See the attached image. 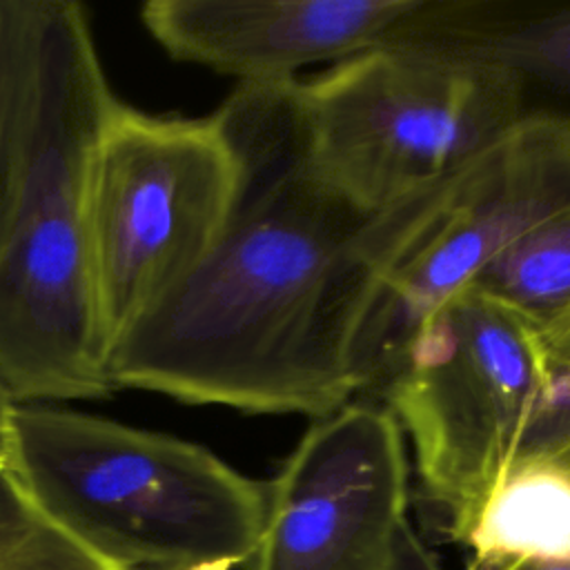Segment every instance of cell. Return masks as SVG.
Listing matches in <instances>:
<instances>
[{
    "instance_id": "obj_1",
    "label": "cell",
    "mask_w": 570,
    "mask_h": 570,
    "mask_svg": "<svg viewBox=\"0 0 570 570\" xmlns=\"http://www.w3.org/2000/svg\"><path fill=\"white\" fill-rule=\"evenodd\" d=\"M296 87L240 82L212 114L238 160L234 207L207 256L109 347L114 387L314 419L361 392L376 214L316 174Z\"/></svg>"
},
{
    "instance_id": "obj_2",
    "label": "cell",
    "mask_w": 570,
    "mask_h": 570,
    "mask_svg": "<svg viewBox=\"0 0 570 570\" xmlns=\"http://www.w3.org/2000/svg\"><path fill=\"white\" fill-rule=\"evenodd\" d=\"M118 98L85 9L51 0L29 163L0 238V383L16 403L102 399L89 169Z\"/></svg>"
},
{
    "instance_id": "obj_3",
    "label": "cell",
    "mask_w": 570,
    "mask_h": 570,
    "mask_svg": "<svg viewBox=\"0 0 570 570\" xmlns=\"http://www.w3.org/2000/svg\"><path fill=\"white\" fill-rule=\"evenodd\" d=\"M4 470L116 570H234L263 528L265 483L196 443L76 410L16 403Z\"/></svg>"
},
{
    "instance_id": "obj_4",
    "label": "cell",
    "mask_w": 570,
    "mask_h": 570,
    "mask_svg": "<svg viewBox=\"0 0 570 570\" xmlns=\"http://www.w3.org/2000/svg\"><path fill=\"white\" fill-rule=\"evenodd\" d=\"M296 94L316 174L370 214L441 185L521 122L505 73L407 45L361 51Z\"/></svg>"
},
{
    "instance_id": "obj_5",
    "label": "cell",
    "mask_w": 570,
    "mask_h": 570,
    "mask_svg": "<svg viewBox=\"0 0 570 570\" xmlns=\"http://www.w3.org/2000/svg\"><path fill=\"white\" fill-rule=\"evenodd\" d=\"M570 207V131L519 122L441 185L374 218L352 367L374 392L414 334L519 234Z\"/></svg>"
},
{
    "instance_id": "obj_6",
    "label": "cell",
    "mask_w": 570,
    "mask_h": 570,
    "mask_svg": "<svg viewBox=\"0 0 570 570\" xmlns=\"http://www.w3.org/2000/svg\"><path fill=\"white\" fill-rule=\"evenodd\" d=\"M552 363L537 330L463 289L374 390L412 441L423 494L450 539L510 468Z\"/></svg>"
},
{
    "instance_id": "obj_7",
    "label": "cell",
    "mask_w": 570,
    "mask_h": 570,
    "mask_svg": "<svg viewBox=\"0 0 570 570\" xmlns=\"http://www.w3.org/2000/svg\"><path fill=\"white\" fill-rule=\"evenodd\" d=\"M238 160L216 118L114 105L89 169V225L102 341L109 347L171 292L220 236Z\"/></svg>"
},
{
    "instance_id": "obj_8",
    "label": "cell",
    "mask_w": 570,
    "mask_h": 570,
    "mask_svg": "<svg viewBox=\"0 0 570 570\" xmlns=\"http://www.w3.org/2000/svg\"><path fill=\"white\" fill-rule=\"evenodd\" d=\"M403 432L385 405L314 419L265 483L247 570H441L407 517Z\"/></svg>"
},
{
    "instance_id": "obj_9",
    "label": "cell",
    "mask_w": 570,
    "mask_h": 570,
    "mask_svg": "<svg viewBox=\"0 0 570 570\" xmlns=\"http://www.w3.org/2000/svg\"><path fill=\"white\" fill-rule=\"evenodd\" d=\"M419 0H151L140 20L180 62L240 82L294 80L301 67L379 47Z\"/></svg>"
},
{
    "instance_id": "obj_10",
    "label": "cell",
    "mask_w": 570,
    "mask_h": 570,
    "mask_svg": "<svg viewBox=\"0 0 570 570\" xmlns=\"http://www.w3.org/2000/svg\"><path fill=\"white\" fill-rule=\"evenodd\" d=\"M546 341L570 312V207L508 243L470 283Z\"/></svg>"
},
{
    "instance_id": "obj_11",
    "label": "cell",
    "mask_w": 570,
    "mask_h": 570,
    "mask_svg": "<svg viewBox=\"0 0 570 570\" xmlns=\"http://www.w3.org/2000/svg\"><path fill=\"white\" fill-rule=\"evenodd\" d=\"M49 2L0 0V238L29 163Z\"/></svg>"
},
{
    "instance_id": "obj_12",
    "label": "cell",
    "mask_w": 570,
    "mask_h": 570,
    "mask_svg": "<svg viewBox=\"0 0 570 570\" xmlns=\"http://www.w3.org/2000/svg\"><path fill=\"white\" fill-rule=\"evenodd\" d=\"M0 570H116L49 523L0 470Z\"/></svg>"
},
{
    "instance_id": "obj_13",
    "label": "cell",
    "mask_w": 570,
    "mask_h": 570,
    "mask_svg": "<svg viewBox=\"0 0 570 570\" xmlns=\"http://www.w3.org/2000/svg\"><path fill=\"white\" fill-rule=\"evenodd\" d=\"M537 463L570 470V361L554 358L543 399L534 410L505 472Z\"/></svg>"
},
{
    "instance_id": "obj_14",
    "label": "cell",
    "mask_w": 570,
    "mask_h": 570,
    "mask_svg": "<svg viewBox=\"0 0 570 570\" xmlns=\"http://www.w3.org/2000/svg\"><path fill=\"white\" fill-rule=\"evenodd\" d=\"M13 396L0 383V470L7 468L9 456V430H11V414H13Z\"/></svg>"
},
{
    "instance_id": "obj_15",
    "label": "cell",
    "mask_w": 570,
    "mask_h": 570,
    "mask_svg": "<svg viewBox=\"0 0 570 570\" xmlns=\"http://www.w3.org/2000/svg\"><path fill=\"white\" fill-rule=\"evenodd\" d=\"M543 343L554 358H561L570 352V312Z\"/></svg>"
},
{
    "instance_id": "obj_16",
    "label": "cell",
    "mask_w": 570,
    "mask_h": 570,
    "mask_svg": "<svg viewBox=\"0 0 570 570\" xmlns=\"http://www.w3.org/2000/svg\"><path fill=\"white\" fill-rule=\"evenodd\" d=\"M497 570H570V561H552V563H541V561H528V563H508Z\"/></svg>"
},
{
    "instance_id": "obj_17",
    "label": "cell",
    "mask_w": 570,
    "mask_h": 570,
    "mask_svg": "<svg viewBox=\"0 0 570 570\" xmlns=\"http://www.w3.org/2000/svg\"><path fill=\"white\" fill-rule=\"evenodd\" d=\"M559 361H570V352H568V354H566V356H561V358H559Z\"/></svg>"
}]
</instances>
